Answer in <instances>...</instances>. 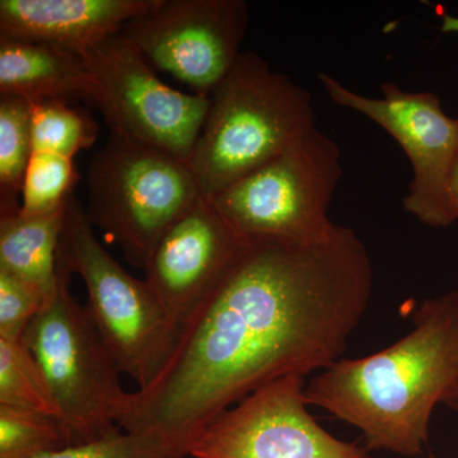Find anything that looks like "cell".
<instances>
[{
    "mask_svg": "<svg viewBox=\"0 0 458 458\" xmlns=\"http://www.w3.org/2000/svg\"><path fill=\"white\" fill-rule=\"evenodd\" d=\"M247 242L204 195L165 231L144 270L179 333L228 276Z\"/></svg>",
    "mask_w": 458,
    "mask_h": 458,
    "instance_id": "12",
    "label": "cell"
},
{
    "mask_svg": "<svg viewBox=\"0 0 458 458\" xmlns=\"http://www.w3.org/2000/svg\"><path fill=\"white\" fill-rule=\"evenodd\" d=\"M318 81L334 104L369 117L403 148L412 170L409 192L403 200L406 212L430 227L456 223L451 177L458 159V120L445 114L438 96L385 83L381 98H372L327 73H319Z\"/></svg>",
    "mask_w": 458,
    "mask_h": 458,
    "instance_id": "9",
    "label": "cell"
},
{
    "mask_svg": "<svg viewBox=\"0 0 458 458\" xmlns=\"http://www.w3.org/2000/svg\"><path fill=\"white\" fill-rule=\"evenodd\" d=\"M302 376L259 388L223 411L190 445L194 458H370L319 426Z\"/></svg>",
    "mask_w": 458,
    "mask_h": 458,
    "instance_id": "11",
    "label": "cell"
},
{
    "mask_svg": "<svg viewBox=\"0 0 458 458\" xmlns=\"http://www.w3.org/2000/svg\"><path fill=\"white\" fill-rule=\"evenodd\" d=\"M249 21L243 0H159L122 33L152 68L209 98L240 56Z\"/></svg>",
    "mask_w": 458,
    "mask_h": 458,
    "instance_id": "10",
    "label": "cell"
},
{
    "mask_svg": "<svg viewBox=\"0 0 458 458\" xmlns=\"http://www.w3.org/2000/svg\"><path fill=\"white\" fill-rule=\"evenodd\" d=\"M0 405L60 419L40 369L22 340L0 339Z\"/></svg>",
    "mask_w": 458,
    "mask_h": 458,
    "instance_id": "19",
    "label": "cell"
},
{
    "mask_svg": "<svg viewBox=\"0 0 458 458\" xmlns=\"http://www.w3.org/2000/svg\"><path fill=\"white\" fill-rule=\"evenodd\" d=\"M72 445L62 419L0 405V458H38Z\"/></svg>",
    "mask_w": 458,
    "mask_h": 458,
    "instance_id": "18",
    "label": "cell"
},
{
    "mask_svg": "<svg viewBox=\"0 0 458 458\" xmlns=\"http://www.w3.org/2000/svg\"><path fill=\"white\" fill-rule=\"evenodd\" d=\"M98 96L96 107L111 134L190 165L209 98L172 89L122 32L82 54Z\"/></svg>",
    "mask_w": 458,
    "mask_h": 458,
    "instance_id": "8",
    "label": "cell"
},
{
    "mask_svg": "<svg viewBox=\"0 0 458 458\" xmlns=\"http://www.w3.org/2000/svg\"><path fill=\"white\" fill-rule=\"evenodd\" d=\"M342 177L340 147L315 129L210 199L242 236L318 242L336 227L328 209Z\"/></svg>",
    "mask_w": 458,
    "mask_h": 458,
    "instance_id": "7",
    "label": "cell"
},
{
    "mask_svg": "<svg viewBox=\"0 0 458 458\" xmlns=\"http://www.w3.org/2000/svg\"><path fill=\"white\" fill-rule=\"evenodd\" d=\"M451 192L458 209V159L456 165H454V171H452Z\"/></svg>",
    "mask_w": 458,
    "mask_h": 458,
    "instance_id": "24",
    "label": "cell"
},
{
    "mask_svg": "<svg viewBox=\"0 0 458 458\" xmlns=\"http://www.w3.org/2000/svg\"><path fill=\"white\" fill-rule=\"evenodd\" d=\"M442 31L443 32H457L458 33V17L451 16V14H443L442 16Z\"/></svg>",
    "mask_w": 458,
    "mask_h": 458,
    "instance_id": "23",
    "label": "cell"
},
{
    "mask_svg": "<svg viewBox=\"0 0 458 458\" xmlns=\"http://www.w3.org/2000/svg\"><path fill=\"white\" fill-rule=\"evenodd\" d=\"M373 278L352 228L336 225L310 243L249 238L156 378L126 394L117 426L162 437L188 456L205 427L259 388L339 360L369 309Z\"/></svg>",
    "mask_w": 458,
    "mask_h": 458,
    "instance_id": "1",
    "label": "cell"
},
{
    "mask_svg": "<svg viewBox=\"0 0 458 458\" xmlns=\"http://www.w3.org/2000/svg\"><path fill=\"white\" fill-rule=\"evenodd\" d=\"M66 205L42 216L0 218V270L32 286L47 303L59 291L57 252Z\"/></svg>",
    "mask_w": 458,
    "mask_h": 458,
    "instance_id": "15",
    "label": "cell"
},
{
    "mask_svg": "<svg viewBox=\"0 0 458 458\" xmlns=\"http://www.w3.org/2000/svg\"><path fill=\"white\" fill-rule=\"evenodd\" d=\"M59 291L26 328L22 342L40 369L73 445L120 429L123 375L86 306L71 293V271L57 258Z\"/></svg>",
    "mask_w": 458,
    "mask_h": 458,
    "instance_id": "4",
    "label": "cell"
},
{
    "mask_svg": "<svg viewBox=\"0 0 458 458\" xmlns=\"http://www.w3.org/2000/svg\"><path fill=\"white\" fill-rule=\"evenodd\" d=\"M59 260L87 288L86 310L123 375L147 387L179 340L146 280L134 278L98 242L86 210L74 195L66 205Z\"/></svg>",
    "mask_w": 458,
    "mask_h": 458,
    "instance_id": "5",
    "label": "cell"
},
{
    "mask_svg": "<svg viewBox=\"0 0 458 458\" xmlns=\"http://www.w3.org/2000/svg\"><path fill=\"white\" fill-rule=\"evenodd\" d=\"M78 180L80 174L73 158L50 152H32L18 214L35 216L62 209L73 197Z\"/></svg>",
    "mask_w": 458,
    "mask_h": 458,
    "instance_id": "20",
    "label": "cell"
},
{
    "mask_svg": "<svg viewBox=\"0 0 458 458\" xmlns=\"http://www.w3.org/2000/svg\"><path fill=\"white\" fill-rule=\"evenodd\" d=\"M32 106L0 96V218L20 212L23 181L32 153Z\"/></svg>",
    "mask_w": 458,
    "mask_h": 458,
    "instance_id": "16",
    "label": "cell"
},
{
    "mask_svg": "<svg viewBox=\"0 0 458 458\" xmlns=\"http://www.w3.org/2000/svg\"><path fill=\"white\" fill-rule=\"evenodd\" d=\"M315 129L312 96L246 51L210 93L190 168L201 194L214 198Z\"/></svg>",
    "mask_w": 458,
    "mask_h": 458,
    "instance_id": "3",
    "label": "cell"
},
{
    "mask_svg": "<svg viewBox=\"0 0 458 458\" xmlns=\"http://www.w3.org/2000/svg\"><path fill=\"white\" fill-rule=\"evenodd\" d=\"M47 301L32 286L0 270V339L22 340Z\"/></svg>",
    "mask_w": 458,
    "mask_h": 458,
    "instance_id": "22",
    "label": "cell"
},
{
    "mask_svg": "<svg viewBox=\"0 0 458 458\" xmlns=\"http://www.w3.org/2000/svg\"><path fill=\"white\" fill-rule=\"evenodd\" d=\"M304 397L360 429L370 450L423 454L434 409L458 410V291L423 301L393 345L322 369Z\"/></svg>",
    "mask_w": 458,
    "mask_h": 458,
    "instance_id": "2",
    "label": "cell"
},
{
    "mask_svg": "<svg viewBox=\"0 0 458 458\" xmlns=\"http://www.w3.org/2000/svg\"><path fill=\"white\" fill-rule=\"evenodd\" d=\"M87 189L90 225L141 269L165 231L203 197L190 165L114 134L90 159Z\"/></svg>",
    "mask_w": 458,
    "mask_h": 458,
    "instance_id": "6",
    "label": "cell"
},
{
    "mask_svg": "<svg viewBox=\"0 0 458 458\" xmlns=\"http://www.w3.org/2000/svg\"><path fill=\"white\" fill-rule=\"evenodd\" d=\"M0 96L22 98L30 105L84 99L96 106L98 89L81 54L54 45L0 38Z\"/></svg>",
    "mask_w": 458,
    "mask_h": 458,
    "instance_id": "14",
    "label": "cell"
},
{
    "mask_svg": "<svg viewBox=\"0 0 458 458\" xmlns=\"http://www.w3.org/2000/svg\"><path fill=\"white\" fill-rule=\"evenodd\" d=\"M159 0H0V38L86 53Z\"/></svg>",
    "mask_w": 458,
    "mask_h": 458,
    "instance_id": "13",
    "label": "cell"
},
{
    "mask_svg": "<svg viewBox=\"0 0 458 458\" xmlns=\"http://www.w3.org/2000/svg\"><path fill=\"white\" fill-rule=\"evenodd\" d=\"M31 106L32 152H50L73 158L98 140V123L90 114L72 104L47 101Z\"/></svg>",
    "mask_w": 458,
    "mask_h": 458,
    "instance_id": "17",
    "label": "cell"
},
{
    "mask_svg": "<svg viewBox=\"0 0 458 458\" xmlns=\"http://www.w3.org/2000/svg\"><path fill=\"white\" fill-rule=\"evenodd\" d=\"M38 458H181L174 445L150 433L126 432L122 428L96 441L72 445Z\"/></svg>",
    "mask_w": 458,
    "mask_h": 458,
    "instance_id": "21",
    "label": "cell"
}]
</instances>
